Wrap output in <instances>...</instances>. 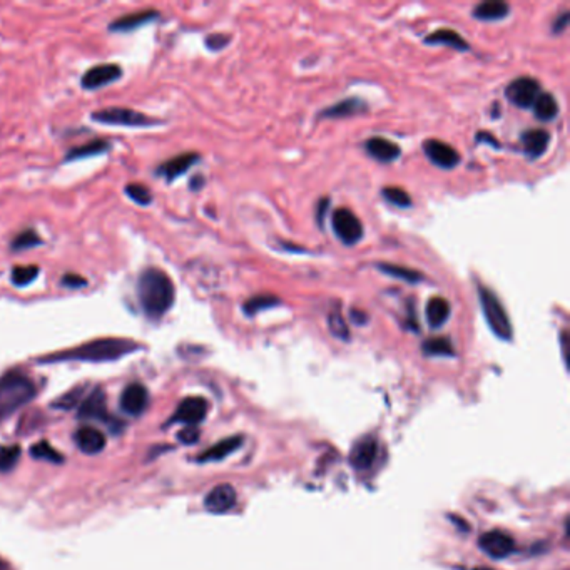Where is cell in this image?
<instances>
[{
    "label": "cell",
    "instance_id": "cell-12",
    "mask_svg": "<svg viewBox=\"0 0 570 570\" xmlns=\"http://www.w3.org/2000/svg\"><path fill=\"white\" fill-rule=\"evenodd\" d=\"M147 403H149V393L141 383H130L121 395V408L132 416L143 414Z\"/></svg>",
    "mask_w": 570,
    "mask_h": 570
},
{
    "label": "cell",
    "instance_id": "cell-8",
    "mask_svg": "<svg viewBox=\"0 0 570 570\" xmlns=\"http://www.w3.org/2000/svg\"><path fill=\"white\" fill-rule=\"evenodd\" d=\"M122 78V69L117 64H97L92 65L89 71L80 79V86L86 91H97L104 86H109L116 82L117 79Z\"/></svg>",
    "mask_w": 570,
    "mask_h": 570
},
{
    "label": "cell",
    "instance_id": "cell-2",
    "mask_svg": "<svg viewBox=\"0 0 570 570\" xmlns=\"http://www.w3.org/2000/svg\"><path fill=\"white\" fill-rule=\"evenodd\" d=\"M139 301L144 313L151 320H159L168 313L174 305L176 289L168 272L159 268H146L138 283Z\"/></svg>",
    "mask_w": 570,
    "mask_h": 570
},
{
    "label": "cell",
    "instance_id": "cell-45",
    "mask_svg": "<svg viewBox=\"0 0 570 570\" xmlns=\"http://www.w3.org/2000/svg\"><path fill=\"white\" fill-rule=\"evenodd\" d=\"M477 141H479V143L485 141V143L493 144V147H499L497 139L493 138L492 134H489V132H479V134H477Z\"/></svg>",
    "mask_w": 570,
    "mask_h": 570
},
{
    "label": "cell",
    "instance_id": "cell-21",
    "mask_svg": "<svg viewBox=\"0 0 570 570\" xmlns=\"http://www.w3.org/2000/svg\"><path fill=\"white\" fill-rule=\"evenodd\" d=\"M425 44H430V46H448V47H452V49L458 52H465L470 49L468 42L452 29H439V30L432 32L430 36L425 38Z\"/></svg>",
    "mask_w": 570,
    "mask_h": 570
},
{
    "label": "cell",
    "instance_id": "cell-7",
    "mask_svg": "<svg viewBox=\"0 0 570 570\" xmlns=\"http://www.w3.org/2000/svg\"><path fill=\"white\" fill-rule=\"evenodd\" d=\"M541 82L533 78L514 79L507 86V99L520 109H531L541 94Z\"/></svg>",
    "mask_w": 570,
    "mask_h": 570
},
{
    "label": "cell",
    "instance_id": "cell-44",
    "mask_svg": "<svg viewBox=\"0 0 570 570\" xmlns=\"http://www.w3.org/2000/svg\"><path fill=\"white\" fill-rule=\"evenodd\" d=\"M350 316L353 323L366 324V322H368V314L363 313L362 310H351Z\"/></svg>",
    "mask_w": 570,
    "mask_h": 570
},
{
    "label": "cell",
    "instance_id": "cell-10",
    "mask_svg": "<svg viewBox=\"0 0 570 570\" xmlns=\"http://www.w3.org/2000/svg\"><path fill=\"white\" fill-rule=\"evenodd\" d=\"M207 415V402L203 397H188L184 398L174 416L171 418L172 423H186L189 427H195L201 423Z\"/></svg>",
    "mask_w": 570,
    "mask_h": 570
},
{
    "label": "cell",
    "instance_id": "cell-25",
    "mask_svg": "<svg viewBox=\"0 0 570 570\" xmlns=\"http://www.w3.org/2000/svg\"><path fill=\"white\" fill-rule=\"evenodd\" d=\"M532 107H533L535 117L539 121H544V122L556 119L558 114L557 101H556V97L550 92H541Z\"/></svg>",
    "mask_w": 570,
    "mask_h": 570
},
{
    "label": "cell",
    "instance_id": "cell-14",
    "mask_svg": "<svg viewBox=\"0 0 570 570\" xmlns=\"http://www.w3.org/2000/svg\"><path fill=\"white\" fill-rule=\"evenodd\" d=\"M236 504V490L231 485L224 483L214 487L205 499V507L213 514H224L233 508Z\"/></svg>",
    "mask_w": 570,
    "mask_h": 570
},
{
    "label": "cell",
    "instance_id": "cell-46",
    "mask_svg": "<svg viewBox=\"0 0 570 570\" xmlns=\"http://www.w3.org/2000/svg\"><path fill=\"white\" fill-rule=\"evenodd\" d=\"M203 184H205V180H203V178H196V180H193V181H191L193 189H199V188H201Z\"/></svg>",
    "mask_w": 570,
    "mask_h": 570
},
{
    "label": "cell",
    "instance_id": "cell-4",
    "mask_svg": "<svg viewBox=\"0 0 570 570\" xmlns=\"http://www.w3.org/2000/svg\"><path fill=\"white\" fill-rule=\"evenodd\" d=\"M479 295L482 311L485 314V320L490 326V330L495 333V337L510 341L514 337V328H512L510 318L507 314L504 305L500 303V299L497 298V295L493 293L492 289H489L485 286H479Z\"/></svg>",
    "mask_w": 570,
    "mask_h": 570
},
{
    "label": "cell",
    "instance_id": "cell-33",
    "mask_svg": "<svg viewBox=\"0 0 570 570\" xmlns=\"http://www.w3.org/2000/svg\"><path fill=\"white\" fill-rule=\"evenodd\" d=\"M19 445H0V472H11L21 458Z\"/></svg>",
    "mask_w": 570,
    "mask_h": 570
},
{
    "label": "cell",
    "instance_id": "cell-24",
    "mask_svg": "<svg viewBox=\"0 0 570 570\" xmlns=\"http://www.w3.org/2000/svg\"><path fill=\"white\" fill-rule=\"evenodd\" d=\"M450 316V303L441 297H435L427 303V322L430 328H440Z\"/></svg>",
    "mask_w": 570,
    "mask_h": 570
},
{
    "label": "cell",
    "instance_id": "cell-16",
    "mask_svg": "<svg viewBox=\"0 0 570 570\" xmlns=\"http://www.w3.org/2000/svg\"><path fill=\"white\" fill-rule=\"evenodd\" d=\"M365 149H366L368 155H372L376 161H380V163H393L402 155L400 146L391 143L385 138H372V139H368L365 143Z\"/></svg>",
    "mask_w": 570,
    "mask_h": 570
},
{
    "label": "cell",
    "instance_id": "cell-48",
    "mask_svg": "<svg viewBox=\"0 0 570 570\" xmlns=\"http://www.w3.org/2000/svg\"><path fill=\"white\" fill-rule=\"evenodd\" d=\"M475 570H490V569H487V567H479V569H475Z\"/></svg>",
    "mask_w": 570,
    "mask_h": 570
},
{
    "label": "cell",
    "instance_id": "cell-34",
    "mask_svg": "<svg viewBox=\"0 0 570 570\" xmlns=\"http://www.w3.org/2000/svg\"><path fill=\"white\" fill-rule=\"evenodd\" d=\"M381 196L389 201L390 205L397 207H410L412 206V197L410 195L398 188V186H387L381 189Z\"/></svg>",
    "mask_w": 570,
    "mask_h": 570
},
{
    "label": "cell",
    "instance_id": "cell-40",
    "mask_svg": "<svg viewBox=\"0 0 570 570\" xmlns=\"http://www.w3.org/2000/svg\"><path fill=\"white\" fill-rule=\"evenodd\" d=\"M86 285H88L86 278L74 274V272H69V274L63 276V286H65V288H82V286Z\"/></svg>",
    "mask_w": 570,
    "mask_h": 570
},
{
    "label": "cell",
    "instance_id": "cell-3",
    "mask_svg": "<svg viewBox=\"0 0 570 570\" xmlns=\"http://www.w3.org/2000/svg\"><path fill=\"white\" fill-rule=\"evenodd\" d=\"M36 385L21 372H9L0 378V422L21 410L36 397Z\"/></svg>",
    "mask_w": 570,
    "mask_h": 570
},
{
    "label": "cell",
    "instance_id": "cell-26",
    "mask_svg": "<svg viewBox=\"0 0 570 570\" xmlns=\"http://www.w3.org/2000/svg\"><path fill=\"white\" fill-rule=\"evenodd\" d=\"M376 268L378 272H385L391 278H398L403 280L405 283H410V285H416L420 281H423V274L412 268H407V266H400V264H391V263H376Z\"/></svg>",
    "mask_w": 570,
    "mask_h": 570
},
{
    "label": "cell",
    "instance_id": "cell-29",
    "mask_svg": "<svg viewBox=\"0 0 570 570\" xmlns=\"http://www.w3.org/2000/svg\"><path fill=\"white\" fill-rule=\"evenodd\" d=\"M422 350L428 356H454L455 350L452 341L448 338H428L423 343Z\"/></svg>",
    "mask_w": 570,
    "mask_h": 570
},
{
    "label": "cell",
    "instance_id": "cell-6",
    "mask_svg": "<svg viewBox=\"0 0 570 570\" xmlns=\"http://www.w3.org/2000/svg\"><path fill=\"white\" fill-rule=\"evenodd\" d=\"M331 228H333V233L337 234L338 239L347 247H353L358 241H362L363 233H365L360 218L347 207L337 209L333 213Z\"/></svg>",
    "mask_w": 570,
    "mask_h": 570
},
{
    "label": "cell",
    "instance_id": "cell-23",
    "mask_svg": "<svg viewBox=\"0 0 570 570\" xmlns=\"http://www.w3.org/2000/svg\"><path fill=\"white\" fill-rule=\"evenodd\" d=\"M155 17H157V11H149V9L147 11H139V13H132L130 15H126V17L117 19L109 26V29L113 32H130V30H134L138 27L155 21Z\"/></svg>",
    "mask_w": 570,
    "mask_h": 570
},
{
    "label": "cell",
    "instance_id": "cell-19",
    "mask_svg": "<svg viewBox=\"0 0 570 570\" xmlns=\"http://www.w3.org/2000/svg\"><path fill=\"white\" fill-rule=\"evenodd\" d=\"M510 13V5L504 0H485L474 9V17L483 22H495L506 19Z\"/></svg>",
    "mask_w": 570,
    "mask_h": 570
},
{
    "label": "cell",
    "instance_id": "cell-39",
    "mask_svg": "<svg viewBox=\"0 0 570 570\" xmlns=\"http://www.w3.org/2000/svg\"><path fill=\"white\" fill-rule=\"evenodd\" d=\"M228 44H230V38L222 36V34H213V36L206 38L207 49H211V51H221Z\"/></svg>",
    "mask_w": 570,
    "mask_h": 570
},
{
    "label": "cell",
    "instance_id": "cell-27",
    "mask_svg": "<svg viewBox=\"0 0 570 570\" xmlns=\"http://www.w3.org/2000/svg\"><path fill=\"white\" fill-rule=\"evenodd\" d=\"M243 439L241 437H231V439H226V440L220 441L216 445H213L209 450H206L205 454L199 455L197 460L199 462H216L221 460L224 457H228L230 454H233L234 450L241 445Z\"/></svg>",
    "mask_w": 570,
    "mask_h": 570
},
{
    "label": "cell",
    "instance_id": "cell-13",
    "mask_svg": "<svg viewBox=\"0 0 570 570\" xmlns=\"http://www.w3.org/2000/svg\"><path fill=\"white\" fill-rule=\"evenodd\" d=\"M197 161H199V155L184 153V155H176V157L166 161L164 164H161L155 171V174L164 178L168 182H172L193 168Z\"/></svg>",
    "mask_w": 570,
    "mask_h": 570
},
{
    "label": "cell",
    "instance_id": "cell-41",
    "mask_svg": "<svg viewBox=\"0 0 570 570\" xmlns=\"http://www.w3.org/2000/svg\"><path fill=\"white\" fill-rule=\"evenodd\" d=\"M569 21H570L569 13H560L557 19L554 21V24H552V30H554V34H560V32H564V30L567 29V24H569Z\"/></svg>",
    "mask_w": 570,
    "mask_h": 570
},
{
    "label": "cell",
    "instance_id": "cell-20",
    "mask_svg": "<svg viewBox=\"0 0 570 570\" xmlns=\"http://www.w3.org/2000/svg\"><path fill=\"white\" fill-rule=\"evenodd\" d=\"M105 395L101 389H96L89 393L80 405H79V416L80 418H105Z\"/></svg>",
    "mask_w": 570,
    "mask_h": 570
},
{
    "label": "cell",
    "instance_id": "cell-22",
    "mask_svg": "<svg viewBox=\"0 0 570 570\" xmlns=\"http://www.w3.org/2000/svg\"><path fill=\"white\" fill-rule=\"evenodd\" d=\"M368 109V105L362 99L358 97H350V99H345V101H339V103L331 105V107H326L323 113L320 114V117H330V119H341V117L355 116V114H360L365 113Z\"/></svg>",
    "mask_w": 570,
    "mask_h": 570
},
{
    "label": "cell",
    "instance_id": "cell-43",
    "mask_svg": "<svg viewBox=\"0 0 570 570\" xmlns=\"http://www.w3.org/2000/svg\"><path fill=\"white\" fill-rule=\"evenodd\" d=\"M197 439H199L197 437V430L193 427L182 430L181 433H180V440L184 441V443H195Z\"/></svg>",
    "mask_w": 570,
    "mask_h": 570
},
{
    "label": "cell",
    "instance_id": "cell-31",
    "mask_svg": "<svg viewBox=\"0 0 570 570\" xmlns=\"http://www.w3.org/2000/svg\"><path fill=\"white\" fill-rule=\"evenodd\" d=\"M39 268L36 264H30V266H13V272H11V281L13 285L19 286V288H24L30 283H34L39 276Z\"/></svg>",
    "mask_w": 570,
    "mask_h": 570
},
{
    "label": "cell",
    "instance_id": "cell-1",
    "mask_svg": "<svg viewBox=\"0 0 570 570\" xmlns=\"http://www.w3.org/2000/svg\"><path fill=\"white\" fill-rule=\"evenodd\" d=\"M143 345L128 338H99V339H92L86 345H80L78 348L54 353L46 358H40L39 362H116L119 358H124L130 353L143 350Z\"/></svg>",
    "mask_w": 570,
    "mask_h": 570
},
{
    "label": "cell",
    "instance_id": "cell-11",
    "mask_svg": "<svg viewBox=\"0 0 570 570\" xmlns=\"http://www.w3.org/2000/svg\"><path fill=\"white\" fill-rule=\"evenodd\" d=\"M479 545L480 549L492 558L508 557L514 552V549H516L514 539L502 531L483 533L480 537Z\"/></svg>",
    "mask_w": 570,
    "mask_h": 570
},
{
    "label": "cell",
    "instance_id": "cell-38",
    "mask_svg": "<svg viewBox=\"0 0 570 570\" xmlns=\"http://www.w3.org/2000/svg\"><path fill=\"white\" fill-rule=\"evenodd\" d=\"M84 387H79V389H74L72 391H69V393H65L63 398H59L57 402L54 403L55 407H59L61 410H69V408H72V407H76V405H80L82 402V395H84Z\"/></svg>",
    "mask_w": 570,
    "mask_h": 570
},
{
    "label": "cell",
    "instance_id": "cell-18",
    "mask_svg": "<svg viewBox=\"0 0 570 570\" xmlns=\"http://www.w3.org/2000/svg\"><path fill=\"white\" fill-rule=\"evenodd\" d=\"M376 454H378L376 441L373 439H363L351 450V465L355 466L356 470H366V468L373 465Z\"/></svg>",
    "mask_w": 570,
    "mask_h": 570
},
{
    "label": "cell",
    "instance_id": "cell-42",
    "mask_svg": "<svg viewBox=\"0 0 570 570\" xmlns=\"http://www.w3.org/2000/svg\"><path fill=\"white\" fill-rule=\"evenodd\" d=\"M328 207H330V199L323 197V199L318 203V207H316V220H318L320 226H323V220L324 216H326Z\"/></svg>",
    "mask_w": 570,
    "mask_h": 570
},
{
    "label": "cell",
    "instance_id": "cell-15",
    "mask_svg": "<svg viewBox=\"0 0 570 570\" xmlns=\"http://www.w3.org/2000/svg\"><path fill=\"white\" fill-rule=\"evenodd\" d=\"M74 441L82 454H101L105 447V437L97 428L89 427V425L76 430Z\"/></svg>",
    "mask_w": 570,
    "mask_h": 570
},
{
    "label": "cell",
    "instance_id": "cell-30",
    "mask_svg": "<svg viewBox=\"0 0 570 570\" xmlns=\"http://www.w3.org/2000/svg\"><path fill=\"white\" fill-rule=\"evenodd\" d=\"M280 303H281V299L276 298L272 295H258V297L247 299V303L243 305V311L247 316H255L259 311L268 310Z\"/></svg>",
    "mask_w": 570,
    "mask_h": 570
},
{
    "label": "cell",
    "instance_id": "cell-35",
    "mask_svg": "<svg viewBox=\"0 0 570 570\" xmlns=\"http://www.w3.org/2000/svg\"><path fill=\"white\" fill-rule=\"evenodd\" d=\"M328 328L330 331L333 333V337L339 338V339H345L348 341L350 339V330H348V324L345 322V318L341 316L339 310H335L333 313L328 314Z\"/></svg>",
    "mask_w": 570,
    "mask_h": 570
},
{
    "label": "cell",
    "instance_id": "cell-37",
    "mask_svg": "<svg viewBox=\"0 0 570 570\" xmlns=\"http://www.w3.org/2000/svg\"><path fill=\"white\" fill-rule=\"evenodd\" d=\"M32 457L39 460H47L51 464H63L64 457L59 454L55 448H52L47 441H39L32 447Z\"/></svg>",
    "mask_w": 570,
    "mask_h": 570
},
{
    "label": "cell",
    "instance_id": "cell-17",
    "mask_svg": "<svg viewBox=\"0 0 570 570\" xmlns=\"http://www.w3.org/2000/svg\"><path fill=\"white\" fill-rule=\"evenodd\" d=\"M522 147L529 159H537L544 155L550 143V134L545 130H525L522 134Z\"/></svg>",
    "mask_w": 570,
    "mask_h": 570
},
{
    "label": "cell",
    "instance_id": "cell-9",
    "mask_svg": "<svg viewBox=\"0 0 570 570\" xmlns=\"http://www.w3.org/2000/svg\"><path fill=\"white\" fill-rule=\"evenodd\" d=\"M423 153L432 164L441 169H454L460 164V155L450 144L439 139H428L423 143Z\"/></svg>",
    "mask_w": 570,
    "mask_h": 570
},
{
    "label": "cell",
    "instance_id": "cell-36",
    "mask_svg": "<svg viewBox=\"0 0 570 570\" xmlns=\"http://www.w3.org/2000/svg\"><path fill=\"white\" fill-rule=\"evenodd\" d=\"M40 245H42V239H40L39 234L36 233L34 230H26L13 238L11 247L13 251H24V249H32V247H40Z\"/></svg>",
    "mask_w": 570,
    "mask_h": 570
},
{
    "label": "cell",
    "instance_id": "cell-47",
    "mask_svg": "<svg viewBox=\"0 0 570 570\" xmlns=\"http://www.w3.org/2000/svg\"><path fill=\"white\" fill-rule=\"evenodd\" d=\"M0 570H9V567H7V566H5V564H4L2 560H0Z\"/></svg>",
    "mask_w": 570,
    "mask_h": 570
},
{
    "label": "cell",
    "instance_id": "cell-32",
    "mask_svg": "<svg viewBox=\"0 0 570 570\" xmlns=\"http://www.w3.org/2000/svg\"><path fill=\"white\" fill-rule=\"evenodd\" d=\"M126 195L139 206H149L153 203V193L141 182H130L126 186Z\"/></svg>",
    "mask_w": 570,
    "mask_h": 570
},
{
    "label": "cell",
    "instance_id": "cell-5",
    "mask_svg": "<svg viewBox=\"0 0 570 570\" xmlns=\"http://www.w3.org/2000/svg\"><path fill=\"white\" fill-rule=\"evenodd\" d=\"M91 119L99 124L122 126V128H153L159 121L155 117L146 116L139 111H132L128 107H107L103 111L92 113Z\"/></svg>",
    "mask_w": 570,
    "mask_h": 570
},
{
    "label": "cell",
    "instance_id": "cell-28",
    "mask_svg": "<svg viewBox=\"0 0 570 570\" xmlns=\"http://www.w3.org/2000/svg\"><path fill=\"white\" fill-rule=\"evenodd\" d=\"M109 147H111V144L107 143L105 139H94V141H89V143L82 144V146L71 149L65 155V161H78V159H86V157H92V155H103Z\"/></svg>",
    "mask_w": 570,
    "mask_h": 570
}]
</instances>
